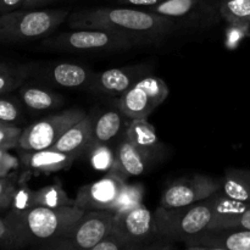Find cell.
Returning a JSON list of instances; mask_svg holds the SVG:
<instances>
[{"instance_id":"36","label":"cell","mask_w":250,"mask_h":250,"mask_svg":"<svg viewBox=\"0 0 250 250\" xmlns=\"http://www.w3.org/2000/svg\"><path fill=\"white\" fill-rule=\"evenodd\" d=\"M24 0H0V14H6V12L15 11L22 9Z\"/></svg>"},{"instance_id":"25","label":"cell","mask_w":250,"mask_h":250,"mask_svg":"<svg viewBox=\"0 0 250 250\" xmlns=\"http://www.w3.org/2000/svg\"><path fill=\"white\" fill-rule=\"evenodd\" d=\"M88 160L94 170L100 172H111L115 166V151L105 143L93 142L87 151Z\"/></svg>"},{"instance_id":"26","label":"cell","mask_w":250,"mask_h":250,"mask_svg":"<svg viewBox=\"0 0 250 250\" xmlns=\"http://www.w3.org/2000/svg\"><path fill=\"white\" fill-rule=\"evenodd\" d=\"M144 193H146V189H144L143 185H141V183H133V185L125 183L121 192H120L119 198L115 202V204L112 205L111 211H127V210L139 207V205L143 204Z\"/></svg>"},{"instance_id":"10","label":"cell","mask_w":250,"mask_h":250,"mask_svg":"<svg viewBox=\"0 0 250 250\" xmlns=\"http://www.w3.org/2000/svg\"><path fill=\"white\" fill-rule=\"evenodd\" d=\"M144 10L168 17L180 26L200 28L212 26L222 19L219 0H164Z\"/></svg>"},{"instance_id":"11","label":"cell","mask_w":250,"mask_h":250,"mask_svg":"<svg viewBox=\"0 0 250 250\" xmlns=\"http://www.w3.org/2000/svg\"><path fill=\"white\" fill-rule=\"evenodd\" d=\"M221 188V178L195 173L171 183L161 194L160 207L178 208L202 202Z\"/></svg>"},{"instance_id":"34","label":"cell","mask_w":250,"mask_h":250,"mask_svg":"<svg viewBox=\"0 0 250 250\" xmlns=\"http://www.w3.org/2000/svg\"><path fill=\"white\" fill-rule=\"evenodd\" d=\"M17 166V160L7 153V150H0V177L9 175Z\"/></svg>"},{"instance_id":"29","label":"cell","mask_w":250,"mask_h":250,"mask_svg":"<svg viewBox=\"0 0 250 250\" xmlns=\"http://www.w3.org/2000/svg\"><path fill=\"white\" fill-rule=\"evenodd\" d=\"M21 109L15 100L5 98L0 94V121L15 125L21 119Z\"/></svg>"},{"instance_id":"21","label":"cell","mask_w":250,"mask_h":250,"mask_svg":"<svg viewBox=\"0 0 250 250\" xmlns=\"http://www.w3.org/2000/svg\"><path fill=\"white\" fill-rule=\"evenodd\" d=\"M21 99L32 111H46L62 105L63 98L50 90L39 87H24L21 89Z\"/></svg>"},{"instance_id":"5","label":"cell","mask_w":250,"mask_h":250,"mask_svg":"<svg viewBox=\"0 0 250 250\" xmlns=\"http://www.w3.org/2000/svg\"><path fill=\"white\" fill-rule=\"evenodd\" d=\"M138 44L136 39L109 29L80 28L46 37L43 45L48 49L73 53H110L127 50Z\"/></svg>"},{"instance_id":"13","label":"cell","mask_w":250,"mask_h":250,"mask_svg":"<svg viewBox=\"0 0 250 250\" xmlns=\"http://www.w3.org/2000/svg\"><path fill=\"white\" fill-rule=\"evenodd\" d=\"M189 250H250V231L243 229H205L185 243Z\"/></svg>"},{"instance_id":"28","label":"cell","mask_w":250,"mask_h":250,"mask_svg":"<svg viewBox=\"0 0 250 250\" xmlns=\"http://www.w3.org/2000/svg\"><path fill=\"white\" fill-rule=\"evenodd\" d=\"M208 229H243L250 231V207L241 214L210 225Z\"/></svg>"},{"instance_id":"6","label":"cell","mask_w":250,"mask_h":250,"mask_svg":"<svg viewBox=\"0 0 250 250\" xmlns=\"http://www.w3.org/2000/svg\"><path fill=\"white\" fill-rule=\"evenodd\" d=\"M121 239L128 250L168 248L165 239L156 232L154 214L146 207L139 205L131 210L115 212L111 232Z\"/></svg>"},{"instance_id":"20","label":"cell","mask_w":250,"mask_h":250,"mask_svg":"<svg viewBox=\"0 0 250 250\" xmlns=\"http://www.w3.org/2000/svg\"><path fill=\"white\" fill-rule=\"evenodd\" d=\"M221 180V190L227 197L239 202H250V170L229 168Z\"/></svg>"},{"instance_id":"9","label":"cell","mask_w":250,"mask_h":250,"mask_svg":"<svg viewBox=\"0 0 250 250\" xmlns=\"http://www.w3.org/2000/svg\"><path fill=\"white\" fill-rule=\"evenodd\" d=\"M87 116L83 110L70 109L34 122L23 129L19 141L21 150L51 148L70 127Z\"/></svg>"},{"instance_id":"23","label":"cell","mask_w":250,"mask_h":250,"mask_svg":"<svg viewBox=\"0 0 250 250\" xmlns=\"http://www.w3.org/2000/svg\"><path fill=\"white\" fill-rule=\"evenodd\" d=\"M32 204L33 207L59 208L65 207V205H75V199H71L67 192L63 189L62 185L58 182L55 185L46 186L41 189L33 190Z\"/></svg>"},{"instance_id":"30","label":"cell","mask_w":250,"mask_h":250,"mask_svg":"<svg viewBox=\"0 0 250 250\" xmlns=\"http://www.w3.org/2000/svg\"><path fill=\"white\" fill-rule=\"evenodd\" d=\"M21 133L22 129L15 125L0 127V150H9L15 146H19Z\"/></svg>"},{"instance_id":"3","label":"cell","mask_w":250,"mask_h":250,"mask_svg":"<svg viewBox=\"0 0 250 250\" xmlns=\"http://www.w3.org/2000/svg\"><path fill=\"white\" fill-rule=\"evenodd\" d=\"M215 217L210 198L178 208L159 205L154 211L156 232L168 243H183L208 229Z\"/></svg>"},{"instance_id":"19","label":"cell","mask_w":250,"mask_h":250,"mask_svg":"<svg viewBox=\"0 0 250 250\" xmlns=\"http://www.w3.org/2000/svg\"><path fill=\"white\" fill-rule=\"evenodd\" d=\"M115 166L114 170L109 173L122 176L124 178L131 176H139L146 171L148 159L142 154V151L125 137L120 142L115 150Z\"/></svg>"},{"instance_id":"14","label":"cell","mask_w":250,"mask_h":250,"mask_svg":"<svg viewBox=\"0 0 250 250\" xmlns=\"http://www.w3.org/2000/svg\"><path fill=\"white\" fill-rule=\"evenodd\" d=\"M146 76V67L144 65L110 68L103 72L94 73L88 89L100 94L121 97Z\"/></svg>"},{"instance_id":"37","label":"cell","mask_w":250,"mask_h":250,"mask_svg":"<svg viewBox=\"0 0 250 250\" xmlns=\"http://www.w3.org/2000/svg\"><path fill=\"white\" fill-rule=\"evenodd\" d=\"M55 1L58 0H24L22 9H39L44 5H49Z\"/></svg>"},{"instance_id":"18","label":"cell","mask_w":250,"mask_h":250,"mask_svg":"<svg viewBox=\"0 0 250 250\" xmlns=\"http://www.w3.org/2000/svg\"><path fill=\"white\" fill-rule=\"evenodd\" d=\"M126 138L133 143L149 160L155 158L163 150V144L155 128L146 119L131 120L126 128Z\"/></svg>"},{"instance_id":"22","label":"cell","mask_w":250,"mask_h":250,"mask_svg":"<svg viewBox=\"0 0 250 250\" xmlns=\"http://www.w3.org/2000/svg\"><path fill=\"white\" fill-rule=\"evenodd\" d=\"M122 117L119 109L109 110L94 120L93 124V142L107 144L120 133L122 127Z\"/></svg>"},{"instance_id":"7","label":"cell","mask_w":250,"mask_h":250,"mask_svg":"<svg viewBox=\"0 0 250 250\" xmlns=\"http://www.w3.org/2000/svg\"><path fill=\"white\" fill-rule=\"evenodd\" d=\"M115 212L111 210L84 211L67 233L46 242L38 249L92 250L111 232Z\"/></svg>"},{"instance_id":"40","label":"cell","mask_w":250,"mask_h":250,"mask_svg":"<svg viewBox=\"0 0 250 250\" xmlns=\"http://www.w3.org/2000/svg\"><path fill=\"white\" fill-rule=\"evenodd\" d=\"M219 1H227V0H219Z\"/></svg>"},{"instance_id":"33","label":"cell","mask_w":250,"mask_h":250,"mask_svg":"<svg viewBox=\"0 0 250 250\" xmlns=\"http://www.w3.org/2000/svg\"><path fill=\"white\" fill-rule=\"evenodd\" d=\"M0 248L12 249V226L6 216L0 217Z\"/></svg>"},{"instance_id":"1","label":"cell","mask_w":250,"mask_h":250,"mask_svg":"<svg viewBox=\"0 0 250 250\" xmlns=\"http://www.w3.org/2000/svg\"><path fill=\"white\" fill-rule=\"evenodd\" d=\"M71 28L109 29L132 37L138 43L158 42L180 28L163 15L136 7H95L68 16Z\"/></svg>"},{"instance_id":"4","label":"cell","mask_w":250,"mask_h":250,"mask_svg":"<svg viewBox=\"0 0 250 250\" xmlns=\"http://www.w3.org/2000/svg\"><path fill=\"white\" fill-rule=\"evenodd\" d=\"M68 19L65 9H23L1 14L0 41L24 42L46 38Z\"/></svg>"},{"instance_id":"17","label":"cell","mask_w":250,"mask_h":250,"mask_svg":"<svg viewBox=\"0 0 250 250\" xmlns=\"http://www.w3.org/2000/svg\"><path fill=\"white\" fill-rule=\"evenodd\" d=\"M43 77L56 85L65 88H88L94 72L90 68L80 63L72 62H59L55 65L46 67L43 72Z\"/></svg>"},{"instance_id":"8","label":"cell","mask_w":250,"mask_h":250,"mask_svg":"<svg viewBox=\"0 0 250 250\" xmlns=\"http://www.w3.org/2000/svg\"><path fill=\"white\" fill-rule=\"evenodd\" d=\"M167 84L156 76H146L131 89L119 97L117 109L126 119H148L151 112L167 99Z\"/></svg>"},{"instance_id":"24","label":"cell","mask_w":250,"mask_h":250,"mask_svg":"<svg viewBox=\"0 0 250 250\" xmlns=\"http://www.w3.org/2000/svg\"><path fill=\"white\" fill-rule=\"evenodd\" d=\"M222 20L234 26L250 24V0H227L220 1Z\"/></svg>"},{"instance_id":"16","label":"cell","mask_w":250,"mask_h":250,"mask_svg":"<svg viewBox=\"0 0 250 250\" xmlns=\"http://www.w3.org/2000/svg\"><path fill=\"white\" fill-rule=\"evenodd\" d=\"M93 117L87 115L84 119L70 127L51 148L80 158L87 153L93 144Z\"/></svg>"},{"instance_id":"39","label":"cell","mask_w":250,"mask_h":250,"mask_svg":"<svg viewBox=\"0 0 250 250\" xmlns=\"http://www.w3.org/2000/svg\"><path fill=\"white\" fill-rule=\"evenodd\" d=\"M2 211H5V210H2V209H1V208H0V214H1V212H2Z\"/></svg>"},{"instance_id":"32","label":"cell","mask_w":250,"mask_h":250,"mask_svg":"<svg viewBox=\"0 0 250 250\" xmlns=\"http://www.w3.org/2000/svg\"><path fill=\"white\" fill-rule=\"evenodd\" d=\"M92 250H128V247L121 239L117 238L116 236L109 233L99 243L95 244Z\"/></svg>"},{"instance_id":"12","label":"cell","mask_w":250,"mask_h":250,"mask_svg":"<svg viewBox=\"0 0 250 250\" xmlns=\"http://www.w3.org/2000/svg\"><path fill=\"white\" fill-rule=\"evenodd\" d=\"M126 178L115 173H106L95 182L81 187L75 198V207L90 210H111L112 205L119 198Z\"/></svg>"},{"instance_id":"31","label":"cell","mask_w":250,"mask_h":250,"mask_svg":"<svg viewBox=\"0 0 250 250\" xmlns=\"http://www.w3.org/2000/svg\"><path fill=\"white\" fill-rule=\"evenodd\" d=\"M16 192L17 189L11 178H9L7 176L0 177V208L2 210L10 209Z\"/></svg>"},{"instance_id":"35","label":"cell","mask_w":250,"mask_h":250,"mask_svg":"<svg viewBox=\"0 0 250 250\" xmlns=\"http://www.w3.org/2000/svg\"><path fill=\"white\" fill-rule=\"evenodd\" d=\"M161 1L164 0H116L117 4L120 5H129V6L144 7V9L160 4Z\"/></svg>"},{"instance_id":"38","label":"cell","mask_w":250,"mask_h":250,"mask_svg":"<svg viewBox=\"0 0 250 250\" xmlns=\"http://www.w3.org/2000/svg\"><path fill=\"white\" fill-rule=\"evenodd\" d=\"M6 125H9V124H6V122H2V121H0V127H2V126H6Z\"/></svg>"},{"instance_id":"27","label":"cell","mask_w":250,"mask_h":250,"mask_svg":"<svg viewBox=\"0 0 250 250\" xmlns=\"http://www.w3.org/2000/svg\"><path fill=\"white\" fill-rule=\"evenodd\" d=\"M29 67H0V94H7L23 83Z\"/></svg>"},{"instance_id":"15","label":"cell","mask_w":250,"mask_h":250,"mask_svg":"<svg viewBox=\"0 0 250 250\" xmlns=\"http://www.w3.org/2000/svg\"><path fill=\"white\" fill-rule=\"evenodd\" d=\"M77 158L56 149L21 150V160L27 167L39 173H54L67 170Z\"/></svg>"},{"instance_id":"2","label":"cell","mask_w":250,"mask_h":250,"mask_svg":"<svg viewBox=\"0 0 250 250\" xmlns=\"http://www.w3.org/2000/svg\"><path fill=\"white\" fill-rule=\"evenodd\" d=\"M84 210L75 205L59 208L33 207L22 212L9 211L12 226V249L36 248L70 231Z\"/></svg>"}]
</instances>
